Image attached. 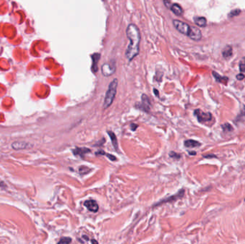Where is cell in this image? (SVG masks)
<instances>
[{"instance_id": "1", "label": "cell", "mask_w": 245, "mask_h": 244, "mask_svg": "<svg viewBox=\"0 0 245 244\" xmlns=\"http://www.w3.org/2000/svg\"><path fill=\"white\" fill-rule=\"evenodd\" d=\"M126 35L130 41L126 51V57L128 60L131 61L139 53V45L141 42V34L138 27L134 24H130L126 30Z\"/></svg>"}, {"instance_id": "2", "label": "cell", "mask_w": 245, "mask_h": 244, "mask_svg": "<svg viewBox=\"0 0 245 244\" xmlns=\"http://www.w3.org/2000/svg\"><path fill=\"white\" fill-rule=\"evenodd\" d=\"M118 82L117 79H114L109 85L108 89L106 92V97L104 99V103H103V108L104 109H107L112 105L117 92Z\"/></svg>"}, {"instance_id": "3", "label": "cell", "mask_w": 245, "mask_h": 244, "mask_svg": "<svg viewBox=\"0 0 245 244\" xmlns=\"http://www.w3.org/2000/svg\"><path fill=\"white\" fill-rule=\"evenodd\" d=\"M115 70H116V65H115V60H110L108 63L103 64L101 67L102 74L106 77H109L114 74Z\"/></svg>"}, {"instance_id": "4", "label": "cell", "mask_w": 245, "mask_h": 244, "mask_svg": "<svg viewBox=\"0 0 245 244\" xmlns=\"http://www.w3.org/2000/svg\"><path fill=\"white\" fill-rule=\"evenodd\" d=\"M194 114L197 118L198 121L201 123H207L212 120V115L210 112H204L199 109L195 110Z\"/></svg>"}, {"instance_id": "5", "label": "cell", "mask_w": 245, "mask_h": 244, "mask_svg": "<svg viewBox=\"0 0 245 244\" xmlns=\"http://www.w3.org/2000/svg\"><path fill=\"white\" fill-rule=\"evenodd\" d=\"M173 24L175 28L177 30V31H179V32L183 34L188 35V32H189L190 28H191V26H189L188 24L185 23V22H182V21L177 20V19L173 20Z\"/></svg>"}, {"instance_id": "6", "label": "cell", "mask_w": 245, "mask_h": 244, "mask_svg": "<svg viewBox=\"0 0 245 244\" xmlns=\"http://www.w3.org/2000/svg\"><path fill=\"white\" fill-rule=\"evenodd\" d=\"M136 107L138 109L144 110V112H148L150 111V100H149L148 97L146 94H144L141 97V103H138L136 105Z\"/></svg>"}, {"instance_id": "7", "label": "cell", "mask_w": 245, "mask_h": 244, "mask_svg": "<svg viewBox=\"0 0 245 244\" xmlns=\"http://www.w3.org/2000/svg\"><path fill=\"white\" fill-rule=\"evenodd\" d=\"M187 36L189 38H191V39H193V40L199 41L202 39V32H201L200 30H199L197 27H191L189 32H188Z\"/></svg>"}, {"instance_id": "8", "label": "cell", "mask_w": 245, "mask_h": 244, "mask_svg": "<svg viewBox=\"0 0 245 244\" xmlns=\"http://www.w3.org/2000/svg\"><path fill=\"white\" fill-rule=\"evenodd\" d=\"M12 148L16 150H23L31 148V144L25 141H16L12 143Z\"/></svg>"}, {"instance_id": "9", "label": "cell", "mask_w": 245, "mask_h": 244, "mask_svg": "<svg viewBox=\"0 0 245 244\" xmlns=\"http://www.w3.org/2000/svg\"><path fill=\"white\" fill-rule=\"evenodd\" d=\"M84 205L86 207L87 209L91 212H93V213H96L98 212L99 209V206L97 203V202L94 200H88V201H86V202L84 203Z\"/></svg>"}, {"instance_id": "10", "label": "cell", "mask_w": 245, "mask_h": 244, "mask_svg": "<svg viewBox=\"0 0 245 244\" xmlns=\"http://www.w3.org/2000/svg\"><path fill=\"white\" fill-rule=\"evenodd\" d=\"M184 195V189H182V190H179V191L178 192V193H176V195H173V196H170L169 198H167L166 199L164 200V201H161V202L156 203V205H160V204L163 203H167V202H171V201H176V200H178V199H179V198L183 197Z\"/></svg>"}, {"instance_id": "11", "label": "cell", "mask_w": 245, "mask_h": 244, "mask_svg": "<svg viewBox=\"0 0 245 244\" xmlns=\"http://www.w3.org/2000/svg\"><path fill=\"white\" fill-rule=\"evenodd\" d=\"M90 152V150L86 148H76L75 149L72 150V152L74 155H78L80 158H83L84 157L85 154L88 153V152Z\"/></svg>"}, {"instance_id": "12", "label": "cell", "mask_w": 245, "mask_h": 244, "mask_svg": "<svg viewBox=\"0 0 245 244\" xmlns=\"http://www.w3.org/2000/svg\"><path fill=\"white\" fill-rule=\"evenodd\" d=\"M100 54L98 53H95L92 55V70L93 72H96L98 71V62L100 60Z\"/></svg>"}, {"instance_id": "13", "label": "cell", "mask_w": 245, "mask_h": 244, "mask_svg": "<svg viewBox=\"0 0 245 244\" xmlns=\"http://www.w3.org/2000/svg\"><path fill=\"white\" fill-rule=\"evenodd\" d=\"M170 10H171L176 16H181L183 14V9L182 8L179 4H173L171 5Z\"/></svg>"}, {"instance_id": "14", "label": "cell", "mask_w": 245, "mask_h": 244, "mask_svg": "<svg viewBox=\"0 0 245 244\" xmlns=\"http://www.w3.org/2000/svg\"><path fill=\"white\" fill-rule=\"evenodd\" d=\"M201 145L199 142L194 140H187L184 142V146L186 148H197L201 146Z\"/></svg>"}, {"instance_id": "15", "label": "cell", "mask_w": 245, "mask_h": 244, "mask_svg": "<svg viewBox=\"0 0 245 244\" xmlns=\"http://www.w3.org/2000/svg\"><path fill=\"white\" fill-rule=\"evenodd\" d=\"M108 134L109 136H110V138L111 139V141H112V145H113L114 148L117 150L118 148V140H117V138H116V136H115V133L112 132H110V131H108Z\"/></svg>"}, {"instance_id": "16", "label": "cell", "mask_w": 245, "mask_h": 244, "mask_svg": "<svg viewBox=\"0 0 245 244\" xmlns=\"http://www.w3.org/2000/svg\"><path fill=\"white\" fill-rule=\"evenodd\" d=\"M194 22L199 27H204L206 25V18L201 17H195L194 19Z\"/></svg>"}, {"instance_id": "17", "label": "cell", "mask_w": 245, "mask_h": 244, "mask_svg": "<svg viewBox=\"0 0 245 244\" xmlns=\"http://www.w3.org/2000/svg\"><path fill=\"white\" fill-rule=\"evenodd\" d=\"M232 54V47L229 46L226 47V48L223 50V52H222V54H223L224 57H226V58L231 57Z\"/></svg>"}, {"instance_id": "18", "label": "cell", "mask_w": 245, "mask_h": 244, "mask_svg": "<svg viewBox=\"0 0 245 244\" xmlns=\"http://www.w3.org/2000/svg\"><path fill=\"white\" fill-rule=\"evenodd\" d=\"M213 74H214V77H215L216 80H217V82H224V83H226V82H227L228 79L226 78V77H220L219 74H217L216 72H213Z\"/></svg>"}, {"instance_id": "19", "label": "cell", "mask_w": 245, "mask_h": 244, "mask_svg": "<svg viewBox=\"0 0 245 244\" xmlns=\"http://www.w3.org/2000/svg\"><path fill=\"white\" fill-rule=\"evenodd\" d=\"M222 128L224 132H231L233 131V127L229 123H224L222 125Z\"/></svg>"}, {"instance_id": "20", "label": "cell", "mask_w": 245, "mask_h": 244, "mask_svg": "<svg viewBox=\"0 0 245 244\" xmlns=\"http://www.w3.org/2000/svg\"><path fill=\"white\" fill-rule=\"evenodd\" d=\"M72 242V238L69 237H64L62 238L61 240L58 242L59 244H68Z\"/></svg>"}, {"instance_id": "21", "label": "cell", "mask_w": 245, "mask_h": 244, "mask_svg": "<svg viewBox=\"0 0 245 244\" xmlns=\"http://www.w3.org/2000/svg\"><path fill=\"white\" fill-rule=\"evenodd\" d=\"M239 69L242 72H245V57H243L240 61Z\"/></svg>"}, {"instance_id": "22", "label": "cell", "mask_w": 245, "mask_h": 244, "mask_svg": "<svg viewBox=\"0 0 245 244\" xmlns=\"http://www.w3.org/2000/svg\"><path fill=\"white\" fill-rule=\"evenodd\" d=\"M169 155H170V157H171V158H176V159H180V158H181V155H179V154H177L175 152H171Z\"/></svg>"}, {"instance_id": "23", "label": "cell", "mask_w": 245, "mask_h": 244, "mask_svg": "<svg viewBox=\"0 0 245 244\" xmlns=\"http://www.w3.org/2000/svg\"><path fill=\"white\" fill-rule=\"evenodd\" d=\"M239 13H240V10H234V11H232V12H231L230 15H229V16H230V17L237 16V15L239 14Z\"/></svg>"}, {"instance_id": "24", "label": "cell", "mask_w": 245, "mask_h": 244, "mask_svg": "<svg viewBox=\"0 0 245 244\" xmlns=\"http://www.w3.org/2000/svg\"><path fill=\"white\" fill-rule=\"evenodd\" d=\"M105 155H106V156L108 157V158H109V159L110 160H111V161H116V158H115V156H114V155H109V154H107V153H106L105 154Z\"/></svg>"}, {"instance_id": "25", "label": "cell", "mask_w": 245, "mask_h": 244, "mask_svg": "<svg viewBox=\"0 0 245 244\" xmlns=\"http://www.w3.org/2000/svg\"><path fill=\"white\" fill-rule=\"evenodd\" d=\"M204 158H207V159H209V158H217V155H214V154H211V155H204Z\"/></svg>"}, {"instance_id": "26", "label": "cell", "mask_w": 245, "mask_h": 244, "mask_svg": "<svg viewBox=\"0 0 245 244\" xmlns=\"http://www.w3.org/2000/svg\"><path fill=\"white\" fill-rule=\"evenodd\" d=\"M164 4H165V5L166 6L167 8H169V9L171 8L172 4H171V2H170L168 0H164Z\"/></svg>"}, {"instance_id": "27", "label": "cell", "mask_w": 245, "mask_h": 244, "mask_svg": "<svg viewBox=\"0 0 245 244\" xmlns=\"http://www.w3.org/2000/svg\"><path fill=\"white\" fill-rule=\"evenodd\" d=\"M245 76L243 74H239L237 75V79L238 80H242L243 79H244Z\"/></svg>"}, {"instance_id": "28", "label": "cell", "mask_w": 245, "mask_h": 244, "mask_svg": "<svg viewBox=\"0 0 245 244\" xmlns=\"http://www.w3.org/2000/svg\"><path fill=\"white\" fill-rule=\"evenodd\" d=\"M137 128H138V125H137L134 124V123H133V124L130 125V128H131V130L133 131H135V130H136Z\"/></svg>"}, {"instance_id": "29", "label": "cell", "mask_w": 245, "mask_h": 244, "mask_svg": "<svg viewBox=\"0 0 245 244\" xmlns=\"http://www.w3.org/2000/svg\"><path fill=\"white\" fill-rule=\"evenodd\" d=\"M242 116H245V107L244 108V109L242 110L241 112H240L239 115L238 117H242Z\"/></svg>"}, {"instance_id": "30", "label": "cell", "mask_w": 245, "mask_h": 244, "mask_svg": "<svg viewBox=\"0 0 245 244\" xmlns=\"http://www.w3.org/2000/svg\"><path fill=\"white\" fill-rule=\"evenodd\" d=\"M83 238L86 241H89V238H88V236H83Z\"/></svg>"}, {"instance_id": "31", "label": "cell", "mask_w": 245, "mask_h": 244, "mask_svg": "<svg viewBox=\"0 0 245 244\" xmlns=\"http://www.w3.org/2000/svg\"><path fill=\"white\" fill-rule=\"evenodd\" d=\"M154 92H155V94H156V96H159V92H158V90H156V89H154Z\"/></svg>"}, {"instance_id": "32", "label": "cell", "mask_w": 245, "mask_h": 244, "mask_svg": "<svg viewBox=\"0 0 245 244\" xmlns=\"http://www.w3.org/2000/svg\"><path fill=\"white\" fill-rule=\"evenodd\" d=\"M188 153H189V155H195L196 154V152H189Z\"/></svg>"}, {"instance_id": "33", "label": "cell", "mask_w": 245, "mask_h": 244, "mask_svg": "<svg viewBox=\"0 0 245 244\" xmlns=\"http://www.w3.org/2000/svg\"><path fill=\"white\" fill-rule=\"evenodd\" d=\"M91 243H98V241H95V240H92L91 241Z\"/></svg>"}]
</instances>
